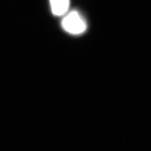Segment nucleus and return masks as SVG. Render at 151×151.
Listing matches in <instances>:
<instances>
[{"label": "nucleus", "instance_id": "1", "mask_svg": "<svg viewBox=\"0 0 151 151\" xmlns=\"http://www.w3.org/2000/svg\"><path fill=\"white\" fill-rule=\"evenodd\" d=\"M64 30L73 35H79L86 30V21L77 11H72L65 16L62 22Z\"/></svg>", "mask_w": 151, "mask_h": 151}, {"label": "nucleus", "instance_id": "2", "mask_svg": "<svg viewBox=\"0 0 151 151\" xmlns=\"http://www.w3.org/2000/svg\"><path fill=\"white\" fill-rule=\"evenodd\" d=\"M51 10L55 16H62L69 8V0H50Z\"/></svg>", "mask_w": 151, "mask_h": 151}]
</instances>
